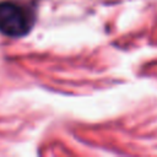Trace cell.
Instances as JSON below:
<instances>
[{
  "mask_svg": "<svg viewBox=\"0 0 157 157\" xmlns=\"http://www.w3.org/2000/svg\"><path fill=\"white\" fill-rule=\"evenodd\" d=\"M34 25V12L18 1H0V33L20 38L29 33Z\"/></svg>",
  "mask_w": 157,
  "mask_h": 157,
  "instance_id": "6da1fadb",
  "label": "cell"
}]
</instances>
